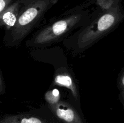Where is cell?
<instances>
[{
  "mask_svg": "<svg viewBox=\"0 0 124 123\" xmlns=\"http://www.w3.org/2000/svg\"><path fill=\"white\" fill-rule=\"evenodd\" d=\"M94 13L83 6L67 11L36 31L27 40L25 45L31 49L44 48L63 42L75 31L87 24Z\"/></svg>",
  "mask_w": 124,
  "mask_h": 123,
  "instance_id": "7a4b0ae2",
  "label": "cell"
},
{
  "mask_svg": "<svg viewBox=\"0 0 124 123\" xmlns=\"http://www.w3.org/2000/svg\"><path fill=\"white\" fill-rule=\"evenodd\" d=\"M48 110L61 123H87L83 115L70 102L61 100L57 103L48 105Z\"/></svg>",
  "mask_w": 124,
  "mask_h": 123,
  "instance_id": "277c9868",
  "label": "cell"
},
{
  "mask_svg": "<svg viewBox=\"0 0 124 123\" xmlns=\"http://www.w3.org/2000/svg\"><path fill=\"white\" fill-rule=\"evenodd\" d=\"M13 0H0V13L3 12L12 3Z\"/></svg>",
  "mask_w": 124,
  "mask_h": 123,
  "instance_id": "30bf717a",
  "label": "cell"
},
{
  "mask_svg": "<svg viewBox=\"0 0 124 123\" xmlns=\"http://www.w3.org/2000/svg\"><path fill=\"white\" fill-rule=\"evenodd\" d=\"M22 6L23 0H16L0 13V26L5 29V32L9 31L15 25Z\"/></svg>",
  "mask_w": 124,
  "mask_h": 123,
  "instance_id": "52a82bcc",
  "label": "cell"
},
{
  "mask_svg": "<svg viewBox=\"0 0 124 123\" xmlns=\"http://www.w3.org/2000/svg\"><path fill=\"white\" fill-rule=\"evenodd\" d=\"M119 87L123 91H124V73L121 75L119 80Z\"/></svg>",
  "mask_w": 124,
  "mask_h": 123,
  "instance_id": "7c38bea8",
  "label": "cell"
},
{
  "mask_svg": "<svg viewBox=\"0 0 124 123\" xmlns=\"http://www.w3.org/2000/svg\"><path fill=\"white\" fill-rule=\"evenodd\" d=\"M124 20V10L120 0H116L110 10L94 13L87 24L63 41V45L72 55L81 54L114 31Z\"/></svg>",
  "mask_w": 124,
  "mask_h": 123,
  "instance_id": "6da1fadb",
  "label": "cell"
},
{
  "mask_svg": "<svg viewBox=\"0 0 124 123\" xmlns=\"http://www.w3.org/2000/svg\"><path fill=\"white\" fill-rule=\"evenodd\" d=\"M6 92V85L5 82L4 81L3 77H2V72H1V76H0V94L1 95H3Z\"/></svg>",
  "mask_w": 124,
  "mask_h": 123,
  "instance_id": "8fae6325",
  "label": "cell"
},
{
  "mask_svg": "<svg viewBox=\"0 0 124 123\" xmlns=\"http://www.w3.org/2000/svg\"><path fill=\"white\" fill-rule=\"evenodd\" d=\"M53 84L69 89L73 98L79 104L80 94L78 86L73 72L70 69L68 65L60 66L55 69Z\"/></svg>",
  "mask_w": 124,
  "mask_h": 123,
  "instance_id": "5b68a950",
  "label": "cell"
},
{
  "mask_svg": "<svg viewBox=\"0 0 124 123\" xmlns=\"http://www.w3.org/2000/svg\"><path fill=\"white\" fill-rule=\"evenodd\" d=\"M0 123H61L52 115L37 112H23L16 114H7L0 119Z\"/></svg>",
  "mask_w": 124,
  "mask_h": 123,
  "instance_id": "8992f818",
  "label": "cell"
},
{
  "mask_svg": "<svg viewBox=\"0 0 124 123\" xmlns=\"http://www.w3.org/2000/svg\"><path fill=\"white\" fill-rule=\"evenodd\" d=\"M45 100L47 104L52 105L60 101V95L56 89L48 90L45 94Z\"/></svg>",
  "mask_w": 124,
  "mask_h": 123,
  "instance_id": "ba28073f",
  "label": "cell"
},
{
  "mask_svg": "<svg viewBox=\"0 0 124 123\" xmlns=\"http://www.w3.org/2000/svg\"><path fill=\"white\" fill-rule=\"evenodd\" d=\"M97 4L103 11H107L113 6L116 0H96Z\"/></svg>",
  "mask_w": 124,
  "mask_h": 123,
  "instance_id": "9c48e42d",
  "label": "cell"
},
{
  "mask_svg": "<svg viewBox=\"0 0 124 123\" xmlns=\"http://www.w3.org/2000/svg\"><path fill=\"white\" fill-rule=\"evenodd\" d=\"M58 0H23L15 25L5 32L3 43L6 47L20 45L29 34L39 26L45 14Z\"/></svg>",
  "mask_w": 124,
  "mask_h": 123,
  "instance_id": "3957f363",
  "label": "cell"
}]
</instances>
